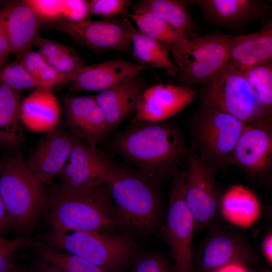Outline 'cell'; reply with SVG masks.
I'll list each match as a JSON object with an SVG mask.
<instances>
[{"label":"cell","instance_id":"obj_1","mask_svg":"<svg viewBox=\"0 0 272 272\" xmlns=\"http://www.w3.org/2000/svg\"><path fill=\"white\" fill-rule=\"evenodd\" d=\"M112 145L117 153L154 182L176 173L188 152L180 131L160 122L131 123L114 137Z\"/></svg>","mask_w":272,"mask_h":272},{"label":"cell","instance_id":"obj_2","mask_svg":"<svg viewBox=\"0 0 272 272\" xmlns=\"http://www.w3.org/2000/svg\"><path fill=\"white\" fill-rule=\"evenodd\" d=\"M43 218L51 227L103 232L117 226L107 184L85 189L53 183L46 187Z\"/></svg>","mask_w":272,"mask_h":272},{"label":"cell","instance_id":"obj_3","mask_svg":"<svg viewBox=\"0 0 272 272\" xmlns=\"http://www.w3.org/2000/svg\"><path fill=\"white\" fill-rule=\"evenodd\" d=\"M0 196L13 229L28 237L43 218L46 187L32 172L21 155L3 161Z\"/></svg>","mask_w":272,"mask_h":272},{"label":"cell","instance_id":"obj_4","mask_svg":"<svg viewBox=\"0 0 272 272\" xmlns=\"http://www.w3.org/2000/svg\"><path fill=\"white\" fill-rule=\"evenodd\" d=\"M154 184L137 170L117 168L107 184L117 226L140 233L156 228L161 205Z\"/></svg>","mask_w":272,"mask_h":272},{"label":"cell","instance_id":"obj_5","mask_svg":"<svg viewBox=\"0 0 272 272\" xmlns=\"http://www.w3.org/2000/svg\"><path fill=\"white\" fill-rule=\"evenodd\" d=\"M46 242L47 245L79 256L109 272L123 270L135 249L133 241L127 235L58 227H51Z\"/></svg>","mask_w":272,"mask_h":272},{"label":"cell","instance_id":"obj_6","mask_svg":"<svg viewBox=\"0 0 272 272\" xmlns=\"http://www.w3.org/2000/svg\"><path fill=\"white\" fill-rule=\"evenodd\" d=\"M203 86V105L229 114L245 125L267 121L268 116L242 72L226 67Z\"/></svg>","mask_w":272,"mask_h":272},{"label":"cell","instance_id":"obj_7","mask_svg":"<svg viewBox=\"0 0 272 272\" xmlns=\"http://www.w3.org/2000/svg\"><path fill=\"white\" fill-rule=\"evenodd\" d=\"M173 176L161 233L170 248L177 272H194L191 242L195 222L185 199L184 172H176Z\"/></svg>","mask_w":272,"mask_h":272},{"label":"cell","instance_id":"obj_8","mask_svg":"<svg viewBox=\"0 0 272 272\" xmlns=\"http://www.w3.org/2000/svg\"><path fill=\"white\" fill-rule=\"evenodd\" d=\"M184 194L195 222V232L217 225L221 197L213 168L195 154L188 155Z\"/></svg>","mask_w":272,"mask_h":272},{"label":"cell","instance_id":"obj_9","mask_svg":"<svg viewBox=\"0 0 272 272\" xmlns=\"http://www.w3.org/2000/svg\"><path fill=\"white\" fill-rule=\"evenodd\" d=\"M193 253L194 272H214L230 263L257 265L259 256L242 232L216 225Z\"/></svg>","mask_w":272,"mask_h":272},{"label":"cell","instance_id":"obj_10","mask_svg":"<svg viewBox=\"0 0 272 272\" xmlns=\"http://www.w3.org/2000/svg\"><path fill=\"white\" fill-rule=\"evenodd\" d=\"M129 19L117 16L102 20L73 22L62 20L56 29L77 44L99 52L118 51L132 55V28Z\"/></svg>","mask_w":272,"mask_h":272},{"label":"cell","instance_id":"obj_11","mask_svg":"<svg viewBox=\"0 0 272 272\" xmlns=\"http://www.w3.org/2000/svg\"><path fill=\"white\" fill-rule=\"evenodd\" d=\"M117 168L97 146L78 140L69 160L58 174L60 184L73 188L85 189L107 184Z\"/></svg>","mask_w":272,"mask_h":272},{"label":"cell","instance_id":"obj_12","mask_svg":"<svg viewBox=\"0 0 272 272\" xmlns=\"http://www.w3.org/2000/svg\"><path fill=\"white\" fill-rule=\"evenodd\" d=\"M230 37L214 33L192 39L190 61L176 76L180 85L192 88L203 85L224 70L229 59Z\"/></svg>","mask_w":272,"mask_h":272},{"label":"cell","instance_id":"obj_13","mask_svg":"<svg viewBox=\"0 0 272 272\" xmlns=\"http://www.w3.org/2000/svg\"><path fill=\"white\" fill-rule=\"evenodd\" d=\"M245 125L229 114L203 105L197 116L194 132L203 150L223 159L232 157Z\"/></svg>","mask_w":272,"mask_h":272},{"label":"cell","instance_id":"obj_14","mask_svg":"<svg viewBox=\"0 0 272 272\" xmlns=\"http://www.w3.org/2000/svg\"><path fill=\"white\" fill-rule=\"evenodd\" d=\"M192 88L169 84L147 87L140 97L131 123L160 122L178 114L193 102Z\"/></svg>","mask_w":272,"mask_h":272},{"label":"cell","instance_id":"obj_15","mask_svg":"<svg viewBox=\"0 0 272 272\" xmlns=\"http://www.w3.org/2000/svg\"><path fill=\"white\" fill-rule=\"evenodd\" d=\"M79 140L71 133L59 129L48 132L40 140L25 164L42 183L49 186L66 165Z\"/></svg>","mask_w":272,"mask_h":272},{"label":"cell","instance_id":"obj_16","mask_svg":"<svg viewBox=\"0 0 272 272\" xmlns=\"http://www.w3.org/2000/svg\"><path fill=\"white\" fill-rule=\"evenodd\" d=\"M149 66L133 63L122 58L107 60L75 72L70 83L72 92H101L128 82Z\"/></svg>","mask_w":272,"mask_h":272},{"label":"cell","instance_id":"obj_17","mask_svg":"<svg viewBox=\"0 0 272 272\" xmlns=\"http://www.w3.org/2000/svg\"><path fill=\"white\" fill-rule=\"evenodd\" d=\"M63 104L67 127L79 140L96 146L110 132L95 96H66Z\"/></svg>","mask_w":272,"mask_h":272},{"label":"cell","instance_id":"obj_18","mask_svg":"<svg viewBox=\"0 0 272 272\" xmlns=\"http://www.w3.org/2000/svg\"><path fill=\"white\" fill-rule=\"evenodd\" d=\"M212 24L235 29L262 19L268 11L265 2L260 0H191Z\"/></svg>","mask_w":272,"mask_h":272},{"label":"cell","instance_id":"obj_19","mask_svg":"<svg viewBox=\"0 0 272 272\" xmlns=\"http://www.w3.org/2000/svg\"><path fill=\"white\" fill-rule=\"evenodd\" d=\"M265 123L245 125L232 153L237 164L254 174L263 173L271 162L272 135Z\"/></svg>","mask_w":272,"mask_h":272},{"label":"cell","instance_id":"obj_20","mask_svg":"<svg viewBox=\"0 0 272 272\" xmlns=\"http://www.w3.org/2000/svg\"><path fill=\"white\" fill-rule=\"evenodd\" d=\"M272 62V22L260 30L244 35H230L229 59L227 67L244 72Z\"/></svg>","mask_w":272,"mask_h":272},{"label":"cell","instance_id":"obj_21","mask_svg":"<svg viewBox=\"0 0 272 272\" xmlns=\"http://www.w3.org/2000/svg\"><path fill=\"white\" fill-rule=\"evenodd\" d=\"M142 33L162 45L172 56L173 61L182 71L191 58L192 40L183 37L162 19L148 11L127 15Z\"/></svg>","mask_w":272,"mask_h":272},{"label":"cell","instance_id":"obj_22","mask_svg":"<svg viewBox=\"0 0 272 272\" xmlns=\"http://www.w3.org/2000/svg\"><path fill=\"white\" fill-rule=\"evenodd\" d=\"M146 88L145 83L138 76L95 96L110 131L134 115L139 99Z\"/></svg>","mask_w":272,"mask_h":272},{"label":"cell","instance_id":"obj_23","mask_svg":"<svg viewBox=\"0 0 272 272\" xmlns=\"http://www.w3.org/2000/svg\"><path fill=\"white\" fill-rule=\"evenodd\" d=\"M43 23L25 1L11 5L5 32L10 43L12 53L17 60L31 49Z\"/></svg>","mask_w":272,"mask_h":272},{"label":"cell","instance_id":"obj_24","mask_svg":"<svg viewBox=\"0 0 272 272\" xmlns=\"http://www.w3.org/2000/svg\"><path fill=\"white\" fill-rule=\"evenodd\" d=\"M60 106L51 90L37 89L22 101L21 122L33 132L55 129L60 117Z\"/></svg>","mask_w":272,"mask_h":272},{"label":"cell","instance_id":"obj_25","mask_svg":"<svg viewBox=\"0 0 272 272\" xmlns=\"http://www.w3.org/2000/svg\"><path fill=\"white\" fill-rule=\"evenodd\" d=\"M188 1L143 0L132 6L133 13L148 11L172 27L183 37L192 40L199 36L197 26L189 12Z\"/></svg>","mask_w":272,"mask_h":272},{"label":"cell","instance_id":"obj_26","mask_svg":"<svg viewBox=\"0 0 272 272\" xmlns=\"http://www.w3.org/2000/svg\"><path fill=\"white\" fill-rule=\"evenodd\" d=\"M219 211L230 223L246 228L258 220L261 206L251 190L238 184L230 187L221 197Z\"/></svg>","mask_w":272,"mask_h":272},{"label":"cell","instance_id":"obj_27","mask_svg":"<svg viewBox=\"0 0 272 272\" xmlns=\"http://www.w3.org/2000/svg\"><path fill=\"white\" fill-rule=\"evenodd\" d=\"M132 56L139 63L165 71L168 75L176 76L180 70L169 52L160 43L132 28Z\"/></svg>","mask_w":272,"mask_h":272},{"label":"cell","instance_id":"obj_28","mask_svg":"<svg viewBox=\"0 0 272 272\" xmlns=\"http://www.w3.org/2000/svg\"><path fill=\"white\" fill-rule=\"evenodd\" d=\"M19 91L0 79V132L10 145L18 144L21 138Z\"/></svg>","mask_w":272,"mask_h":272},{"label":"cell","instance_id":"obj_29","mask_svg":"<svg viewBox=\"0 0 272 272\" xmlns=\"http://www.w3.org/2000/svg\"><path fill=\"white\" fill-rule=\"evenodd\" d=\"M17 61L48 90H51L58 85L70 83L75 73L69 74L59 73L38 51H33L31 49L26 52Z\"/></svg>","mask_w":272,"mask_h":272},{"label":"cell","instance_id":"obj_30","mask_svg":"<svg viewBox=\"0 0 272 272\" xmlns=\"http://www.w3.org/2000/svg\"><path fill=\"white\" fill-rule=\"evenodd\" d=\"M35 249L45 262L65 272H109L79 256L47 245H38Z\"/></svg>","mask_w":272,"mask_h":272},{"label":"cell","instance_id":"obj_31","mask_svg":"<svg viewBox=\"0 0 272 272\" xmlns=\"http://www.w3.org/2000/svg\"><path fill=\"white\" fill-rule=\"evenodd\" d=\"M254 91L264 112L269 116L272 108V62L242 72Z\"/></svg>","mask_w":272,"mask_h":272},{"label":"cell","instance_id":"obj_32","mask_svg":"<svg viewBox=\"0 0 272 272\" xmlns=\"http://www.w3.org/2000/svg\"><path fill=\"white\" fill-rule=\"evenodd\" d=\"M0 79L18 91L33 88L46 90L43 85L34 78L17 60L5 65L0 71Z\"/></svg>","mask_w":272,"mask_h":272},{"label":"cell","instance_id":"obj_33","mask_svg":"<svg viewBox=\"0 0 272 272\" xmlns=\"http://www.w3.org/2000/svg\"><path fill=\"white\" fill-rule=\"evenodd\" d=\"M131 2L127 0H92L90 1L91 16L109 19L119 15L127 16Z\"/></svg>","mask_w":272,"mask_h":272},{"label":"cell","instance_id":"obj_34","mask_svg":"<svg viewBox=\"0 0 272 272\" xmlns=\"http://www.w3.org/2000/svg\"><path fill=\"white\" fill-rule=\"evenodd\" d=\"M25 2L43 22L62 20L61 0H27Z\"/></svg>","mask_w":272,"mask_h":272},{"label":"cell","instance_id":"obj_35","mask_svg":"<svg viewBox=\"0 0 272 272\" xmlns=\"http://www.w3.org/2000/svg\"><path fill=\"white\" fill-rule=\"evenodd\" d=\"M45 60L55 70L64 74L73 73L85 66L81 56L73 48L64 53Z\"/></svg>","mask_w":272,"mask_h":272},{"label":"cell","instance_id":"obj_36","mask_svg":"<svg viewBox=\"0 0 272 272\" xmlns=\"http://www.w3.org/2000/svg\"><path fill=\"white\" fill-rule=\"evenodd\" d=\"M62 20L80 22L90 20V1L61 0Z\"/></svg>","mask_w":272,"mask_h":272},{"label":"cell","instance_id":"obj_37","mask_svg":"<svg viewBox=\"0 0 272 272\" xmlns=\"http://www.w3.org/2000/svg\"><path fill=\"white\" fill-rule=\"evenodd\" d=\"M134 272H177L173 263L163 256L152 254L145 256L137 262Z\"/></svg>","mask_w":272,"mask_h":272},{"label":"cell","instance_id":"obj_38","mask_svg":"<svg viewBox=\"0 0 272 272\" xmlns=\"http://www.w3.org/2000/svg\"><path fill=\"white\" fill-rule=\"evenodd\" d=\"M33 45L38 48V52L44 57L49 58L69 51L72 49L56 41L37 35Z\"/></svg>","mask_w":272,"mask_h":272},{"label":"cell","instance_id":"obj_39","mask_svg":"<svg viewBox=\"0 0 272 272\" xmlns=\"http://www.w3.org/2000/svg\"><path fill=\"white\" fill-rule=\"evenodd\" d=\"M35 241L28 237H20L12 240H8L0 238V252L15 251L26 248L32 245Z\"/></svg>","mask_w":272,"mask_h":272},{"label":"cell","instance_id":"obj_40","mask_svg":"<svg viewBox=\"0 0 272 272\" xmlns=\"http://www.w3.org/2000/svg\"><path fill=\"white\" fill-rule=\"evenodd\" d=\"M262 254L267 264L272 265V232L268 231L263 238L261 243Z\"/></svg>","mask_w":272,"mask_h":272},{"label":"cell","instance_id":"obj_41","mask_svg":"<svg viewBox=\"0 0 272 272\" xmlns=\"http://www.w3.org/2000/svg\"><path fill=\"white\" fill-rule=\"evenodd\" d=\"M10 53H12L11 45L5 32H4L0 35V70L5 66Z\"/></svg>","mask_w":272,"mask_h":272},{"label":"cell","instance_id":"obj_42","mask_svg":"<svg viewBox=\"0 0 272 272\" xmlns=\"http://www.w3.org/2000/svg\"><path fill=\"white\" fill-rule=\"evenodd\" d=\"M12 229L9 216L0 196V234Z\"/></svg>","mask_w":272,"mask_h":272},{"label":"cell","instance_id":"obj_43","mask_svg":"<svg viewBox=\"0 0 272 272\" xmlns=\"http://www.w3.org/2000/svg\"><path fill=\"white\" fill-rule=\"evenodd\" d=\"M214 272H254L249 266L240 263H230L217 269Z\"/></svg>","mask_w":272,"mask_h":272},{"label":"cell","instance_id":"obj_44","mask_svg":"<svg viewBox=\"0 0 272 272\" xmlns=\"http://www.w3.org/2000/svg\"><path fill=\"white\" fill-rule=\"evenodd\" d=\"M13 252H0V272H8L12 266Z\"/></svg>","mask_w":272,"mask_h":272},{"label":"cell","instance_id":"obj_45","mask_svg":"<svg viewBox=\"0 0 272 272\" xmlns=\"http://www.w3.org/2000/svg\"><path fill=\"white\" fill-rule=\"evenodd\" d=\"M11 5L0 10V35L5 32V24Z\"/></svg>","mask_w":272,"mask_h":272},{"label":"cell","instance_id":"obj_46","mask_svg":"<svg viewBox=\"0 0 272 272\" xmlns=\"http://www.w3.org/2000/svg\"><path fill=\"white\" fill-rule=\"evenodd\" d=\"M37 269L40 272H65L46 262L37 263Z\"/></svg>","mask_w":272,"mask_h":272},{"label":"cell","instance_id":"obj_47","mask_svg":"<svg viewBox=\"0 0 272 272\" xmlns=\"http://www.w3.org/2000/svg\"><path fill=\"white\" fill-rule=\"evenodd\" d=\"M4 143L10 145L8 140L0 132V145Z\"/></svg>","mask_w":272,"mask_h":272},{"label":"cell","instance_id":"obj_48","mask_svg":"<svg viewBox=\"0 0 272 272\" xmlns=\"http://www.w3.org/2000/svg\"><path fill=\"white\" fill-rule=\"evenodd\" d=\"M3 167V161H0V175L2 172Z\"/></svg>","mask_w":272,"mask_h":272},{"label":"cell","instance_id":"obj_49","mask_svg":"<svg viewBox=\"0 0 272 272\" xmlns=\"http://www.w3.org/2000/svg\"><path fill=\"white\" fill-rule=\"evenodd\" d=\"M33 272H40V271L37 269L34 270Z\"/></svg>","mask_w":272,"mask_h":272}]
</instances>
